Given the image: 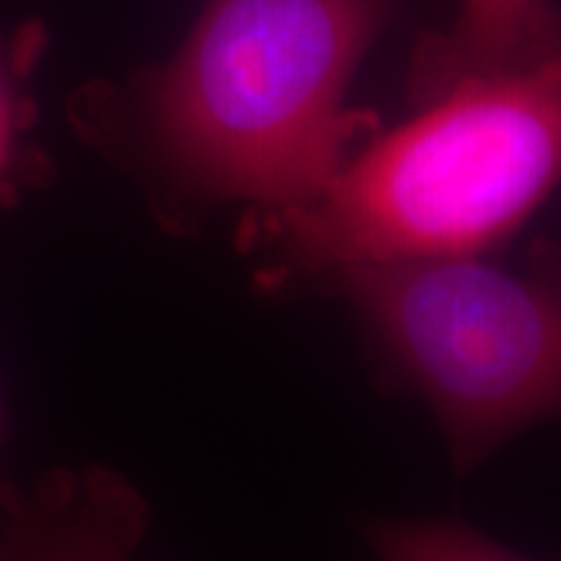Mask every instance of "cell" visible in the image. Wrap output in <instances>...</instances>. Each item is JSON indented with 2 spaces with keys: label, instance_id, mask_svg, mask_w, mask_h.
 Listing matches in <instances>:
<instances>
[{
  "label": "cell",
  "instance_id": "6da1fadb",
  "mask_svg": "<svg viewBox=\"0 0 561 561\" xmlns=\"http://www.w3.org/2000/svg\"><path fill=\"white\" fill-rule=\"evenodd\" d=\"M398 0H208L144 96L151 151L187 191L265 214L312 203L362 117L346 89Z\"/></svg>",
  "mask_w": 561,
  "mask_h": 561
},
{
  "label": "cell",
  "instance_id": "7a4b0ae2",
  "mask_svg": "<svg viewBox=\"0 0 561 561\" xmlns=\"http://www.w3.org/2000/svg\"><path fill=\"white\" fill-rule=\"evenodd\" d=\"M561 182V37L455 83L403 128L346 161L307 206L273 214L310 271L476 257Z\"/></svg>",
  "mask_w": 561,
  "mask_h": 561
},
{
  "label": "cell",
  "instance_id": "3957f363",
  "mask_svg": "<svg viewBox=\"0 0 561 561\" xmlns=\"http://www.w3.org/2000/svg\"><path fill=\"white\" fill-rule=\"evenodd\" d=\"M382 346L437 411L458 468L523 426L561 419V250L525 271L476 257L333 271Z\"/></svg>",
  "mask_w": 561,
  "mask_h": 561
},
{
  "label": "cell",
  "instance_id": "277c9868",
  "mask_svg": "<svg viewBox=\"0 0 561 561\" xmlns=\"http://www.w3.org/2000/svg\"><path fill=\"white\" fill-rule=\"evenodd\" d=\"M146 530L149 504L110 468L0 481V561H130Z\"/></svg>",
  "mask_w": 561,
  "mask_h": 561
},
{
  "label": "cell",
  "instance_id": "5b68a950",
  "mask_svg": "<svg viewBox=\"0 0 561 561\" xmlns=\"http://www.w3.org/2000/svg\"><path fill=\"white\" fill-rule=\"evenodd\" d=\"M561 37L546 0H460L453 30L419 50L411 89L430 102L455 83L507 68Z\"/></svg>",
  "mask_w": 561,
  "mask_h": 561
},
{
  "label": "cell",
  "instance_id": "8992f818",
  "mask_svg": "<svg viewBox=\"0 0 561 561\" xmlns=\"http://www.w3.org/2000/svg\"><path fill=\"white\" fill-rule=\"evenodd\" d=\"M24 55L0 50V208L45 185L50 164L30 140L34 104L24 89Z\"/></svg>",
  "mask_w": 561,
  "mask_h": 561
},
{
  "label": "cell",
  "instance_id": "52a82bcc",
  "mask_svg": "<svg viewBox=\"0 0 561 561\" xmlns=\"http://www.w3.org/2000/svg\"><path fill=\"white\" fill-rule=\"evenodd\" d=\"M367 538L380 561H533L450 520H380Z\"/></svg>",
  "mask_w": 561,
  "mask_h": 561
},
{
  "label": "cell",
  "instance_id": "ba28073f",
  "mask_svg": "<svg viewBox=\"0 0 561 561\" xmlns=\"http://www.w3.org/2000/svg\"><path fill=\"white\" fill-rule=\"evenodd\" d=\"M0 424H3V411H0Z\"/></svg>",
  "mask_w": 561,
  "mask_h": 561
}]
</instances>
